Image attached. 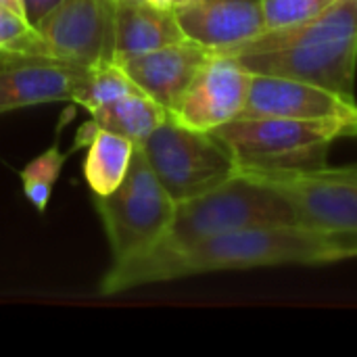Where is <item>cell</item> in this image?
I'll return each instance as SVG.
<instances>
[{"instance_id":"cell-1","label":"cell","mask_w":357,"mask_h":357,"mask_svg":"<svg viewBox=\"0 0 357 357\" xmlns=\"http://www.w3.org/2000/svg\"><path fill=\"white\" fill-rule=\"evenodd\" d=\"M357 257V238L303 224H264L205 238L184 251L140 253L113 264L98 293L117 295L130 289L169 282L197 274L251 270L268 266H318Z\"/></svg>"},{"instance_id":"cell-2","label":"cell","mask_w":357,"mask_h":357,"mask_svg":"<svg viewBox=\"0 0 357 357\" xmlns=\"http://www.w3.org/2000/svg\"><path fill=\"white\" fill-rule=\"evenodd\" d=\"M224 54L251 73L303 79L356 96L357 0H335L305 23L264 31Z\"/></svg>"},{"instance_id":"cell-3","label":"cell","mask_w":357,"mask_h":357,"mask_svg":"<svg viewBox=\"0 0 357 357\" xmlns=\"http://www.w3.org/2000/svg\"><path fill=\"white\" fill-rule=\"evenodd\" d=\"M293 222H297L295 211L278 188L257 176L238 172L222 186L178 203L165 234L142 253H176L232 230Z\"/></svg>"},{"instance_id":"cell-4","label":"cell","mask_w":357,"mask_h":357,"mask_svg":"<svg viewBox=\"0 0 357 357\" xmlns=\"http://www.w3.org/2000/svg\"><path fill=\"white\" fill-rule=\"evenodd\" d=\"M243 172L314 169L328 165L331 146L357 136V121L236 117L211 132Z\"/></svg>"},{"instance_id":"cell-5","label":"cell","mask_w":357,"mask_h":357,"mask_svg":"<svg viewBox=\"0 0 357 357\" xmlns=\"http://www.w3.org/2000/svg\"><path fill=\"white\" fill-rule=\"evenodd\" d=\"M140 149L176 205L201 197L238 174L232 153L220 138L211 132L186 128L172 117Z\"/></svg>"},{"instance_id":"cell-6","label":"cell","mask_w":357,"mask_h":357,"mask_svg":"<svg viewBox=\"0 0 357 357\" xmlns=\"http://www.w3.org/2000/svg\"><path fill=\"white\" fill-rule=\"evenodd\" d=\"M94 207L107 234L113 264L153 247L165 234L176 211V203L153 174L140 146L134 149L121 184L105 197H94Z\"/></svg>"},{"instance_id":"cell-7","label":"cell","mask_w":357,"mask_h":357,"mask_svg":"<svg viewBox=\"0 0 357 357\" xmlns=\"http://www.w3.org/2000/svg\"><path fill=\"white\" fill-rule=\"evenodd\" d=\"M247 174L278 188L299 224L357 238V165Z\"/></svg>"},{"instance_id":"cell-8","label":"cell","mask_w":357,"mask_h":357,"mask_svg":"<svg viewBox=\"0 0 357 357\" xmlns=\"http://www.w3.org/2000/svg\"><path fill=\"white\" fill-rule=\"evenodd\" d=\"M115 0H63L38 25V56L92 67L113 61Z\"/></svg>"},{"instance_id":"cell-9","label":"cell","mask_w":357,"mask_h":357,"mask_svg":"<svg viewBox=\"0 0 357 357\" xmlns=\"http://www.w3.org/2000/svg\"><path fill=\"white\" fill-rule=\"evenodd\" d=\"M251 79L253 73L241 61L224 52H211L169 117L186 128L213 132L241 117Z\"/></svg>"},{"instance_id":"cell-10","label":"cell","mask_w":357,"mask_h":357,"mask_svg":"<svg viewBox=\"0 0 357 357\" xmlns=\"http://www.w3.org/2000/svg\"><path fill=\"white\" fill-rule=\"evenodd\" d=\"M241 117H284L303 121H357L356 96L280 75L253 73Z\"/></svg>"},{"instance_id":"cell-11","label":"cell","mask_w":357,"mask_h":357,"mask_svg":"<svg viewBox=\"0 0 357 357\" xmlns=\"http://www.w3.org/2000/svg\"><path fill=\"white\" fill-rule=\"evenodd\" d=\"M88 67L0 52V115L46 102H71Z\"/></svg>"},{"instance_id":"cell-12","label":"cell","mask_w":357,"mask_h":357,"mask_svg":"<svg viewBox=\"0 0 357 357\" xmlns=\"http://www.w3.org/2000/svg\"><path fill=\"white\" fill-rule=\"evenodd\" d=\"M186 40L211 50H232L266 31L261 0H188L174 8Z\"/></svg>"},{"instance_id":"cell-13","label":"cell","mask_w":357,"mask_h":357,"mask_svg":"<svg viewBox=\"0 0 357 357\" xmlns=\"http://www.w3.org/2000/svg\"><path fill=\"white\" fill-rule=\"evenodd\" d=\"M209 56L211 50L190 40H180L115 63H119L140 92L157 100L172 115Z\"/></svg>"},{"instance_id":"cell-14","label":"cell","mask_w":357,"mask_h":357,"mask_svg":"<svg viewBox=\"0 0 357 357\" xmlns=\"http://www.w3.org/2000/svg\"><path fill=\"white\" fill-rule=\"evenodd\" d=\"M180 40L186 38L172 8L146 0H115L113 61L144 54Z\"/></svg>"},{"instance_id":"cell-15","label":"cell","mask_w":357,"mask_h":357,"mask_svg":"<svg viewBox=\"0 0 357 357\" xmlns=\"http://www.w3.org/2000/svg\"><path fill=\"white\" fill-rule=\"evenodd\" d=\"M96 128L119 134L140 146L167 117L169 113L144 92H134L107 102L92 113Z\"/></svg>"},{"instance_id":"cell-16","label":"cell","mask_w":357,"mask_h":357,"mask_svg":"<svg viewBox=\"0 0 357 357\" xmlns=\"http://www.w3.org/2000/svg\"><path fill=\"white\" fill-rule=\"evenodd\" d=\"M134 149L136 144L132 140L100 128L96 130L84 161V178L94 197H105L121 184Z\"/></svg>"},{"instance_id":"cell-17","label":"cell","mask_w":357,"mask_h":357,"mask_svg":"<svg viewBox=\"0 0 357 357\" xmlns=\"http://www.w3.org/2000/svg\"><path fill=\"white\" fill-rule=\"evenodd\" d=\"M134 92H140V90L126 75V71L119 67V63L105 61V63L88 67L71 102L79 105L88 113H92L94 109H98L107 102H113L121 96L134 94Z\"/></svg>"},{"instance_id":"cell-18","label":"cell","mask_w":357,"mask_h":357,"mask_svg":"<svg viewBox=\"0 0 357 357\" xmlns=\"http://www.w3.org/2000/svg\"><path fill=\"white\" fill-rule=\"evenodd\" d=\"M67 159H69V153H63L59 142H54L52 146H48L44 153H40L36 159H31L19 172L23 192H25L27 201L40 213L46 211L50 197H52V190H54V184H56Z\"/></svg>"},{"instance_id":"cell-19","label":"cell","mask_w":357,"mask_h":357,"mask_svg":"<svg viewBox=\"0 0 357 357\" xmlns=\"http://www.w3.org/2000/svg\"><path fill=\"white\" fill-rule=\"evenodd\" d=\"M335 0H261L266 31L305 23L324 13Z\"/></svg>"},{"instance_id":"cell-20","label":"cell","mask_w":357,"mask_h":357,"mask_svg":"<svg viewBox=\"0 0 357 357\" xmlns=\"http://www.w3.org/2000/svg\"><path fill=\"white\" fill-rule=\"evenodd\" d=\"M38 31L25 15L0 4V52L31 54Z\"/></svg>"},{"instance_id":"cell-21","label":"cell","mask_w":357,"mask_h":357,"mask_svg":"<svg viewBox=\"0 0 357 357\" xmlns=\"http://www.w3.org/2000/svg\"><path fill=\"white\" fill-rule=\"evenodd\" d=\"M63 0H23L25 19L36 27L46 15H50Z\"/></svg>"},{"instance_id":"cell-22","label":"cell","mask_w":357,"mask_h":357,"mask_svg":"<svg viewBox=\"0 0 357 357\" xmlns=\"http://www.w3.org/2000/svg\"><path fill=\"white\" fill-rule=\"evenodd\" d=\"M146 2H151V4H155V6H161V8H178L180 4H184V2H188V0H146Z\"/></svg>"},{"instance_id":"cell-23","label":"cell","mask_w":357,"mask_h":357,"mask_svg":"<svg viewBox=\"0 0 357 357\" xmlns=\"http://www.w3.org/2000/svg\"><path fill=\"white\" fill-rule=\"evenodd\" d=\"M0 4L13 8V10H17V13H21V15H25V10H23V0H0Z\"/></svg>"}]
</instances>
